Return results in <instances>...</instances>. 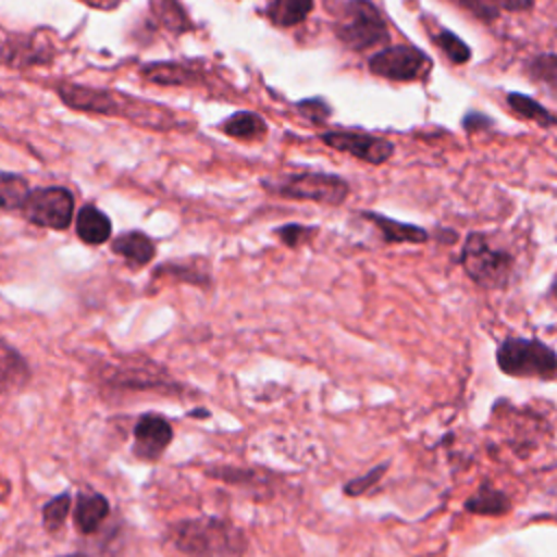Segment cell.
Returning a JSON list of instances; mask_svg holds the SVG:
<instances>
[{
	"label": "cell",
	"mask_w": 557,
	"mask_h": 557,
	"mask_svg": "<svg viewBox=\"0 0 557 557\" xmlns=\"http://www.w3.org/2000/svg\"><path fill=\"white\" fill-rule=\"evenodd\" d=\"M170 544L187 557H237L246 550V533L220 516L176 520L165 531Z\"/></svg>",
	"instance_id": "cell-1"
},
{
	"label": "cell",
	"mask_w": 557,
	"mask_h": 557,
	"mask_svg": "<svg viewBox=\"0 0 557 557\" xmlns=\"http://www.w3.org/2000/svg\"><path fill=\"white\" fill-rule=\"evenodd\" d=\"M500 372L518 379H553L557 374V352L540 339L507 337L496 348Z\"/></svg>",
	"instance_id": "cell-2"
},
{
	"label": "cell",
	"mask_w": 557,
	"mask_h": 557,
	"mask_svg": "<svg viewBox=\"0 0 557 557\" xmlns=\"http://www.w3.org/2000/svg\"><path fill=\"white\" fill-rule=\"evenodd\" d=\"M466 274L481 287L500 289L509 283L513 272V257L490 244L483 233H470L459 257Z\"/></svg>",
	"instance_id": "cell-3"
},
{
	"label": "cell",
	"mask_w": 557,
	"mask_h": 557,
	"mask_svg": "<svg viewBox=\"0 0 557 557\" xmlns=\"http://www.w3.org/2000/svg\"><path fill=\"white\" fill-rule=\"evenodd\" d=\"M335 33L339 41L350 50H368L387 39L383 17L376 11V7L368 0H350L344 7Z\"/></svg>",
	"instance_id": "cell-4"
},
{
	"label": "cell",
	"mask_w": 557,
	"mask_h": 557,
	"mask_svg": "<svg viewBox=\"0 0 557 557\" xmlns=\"http://www.w3.org/2000/svg\"><path fill=\"white\" fill-rule=\"evenodd\" d=\"M22 213L30 224L63 231L74 215V196L65 187H41L30 191Z\"/></svg>",
	"instance_id": "cell-5"
},
{
	"label": "cell",
	"mask_w": 557,
	"mask_h": 557,
	"mask_svg": "<svg viewBox=\"0 0 557 557\" xmlns=\"http://www.w3.org/2000/svg\"><path fill=\"white\" fill-rule=\"evenodd\" d=\"M274 191L285 198L313 200L322 205H342L348 196V185L344 178L333 174L307 172V174L287 176L274 187Z\"/></svg>",
	"instance_id": "cell-6"
},
{
	"label": "cell",
	"mask_w": 557,
	"mask_h": 557,
	"mask_svg": "<svg viewBox=\"0 0 557 557\" xmlns=\"http://www.w3.org/2000/svg\"><path fill=\"white\" fill-rule=\"evenodd\" d=\"M102 381L111 389H165L170 394H176L181 385L172 381L157 363L148 359L120 363V366H107L102 372Z\"/></svg>",
	"instance_id": "cell-7"
},
{
	"label": "cell",
	"mask_w": 557,
	"mask_h": 557,
	"mask_svg": "<svg viewBox=\"0 0 557 557\" xmlns=\"http://www.w3.org/2000/svg\"><path fill=\"white\" fill-rule=\"evenodd\" d=\"M368 65L376 76L392 78V81H413L429 70L431 61L418 48L389 46V48H383L381 52L372 54Z\"/></svg>",
	"instance_id": "cell-8"
},
{
	"label": "cell",
	"mask_w": 557,
	"mask_h": 557,
	"mask_svg": "<svg viewBox=\"0 0 557 557\" xmlns=\"http://www.w3.org/2000/svg\"><path fill=\"white\" fill-rule=\"evenodd\" d=\"M174 437L170 420L161 413H144L133 426V455L139 461H157L168 450Z\"/></svg>",
	"instance_id": "cell-9"
},
{
	"label": "cell",
	"mask_w": 557,
	"mask_h": 557,
	"mask_svg": "<svg viewBox=\"0 0 557 557\" xmlns=\"http://www.w3.org/2000/svg\"><path fill=\"white\" fill-rule=\"evenodd\" d=\"M322 141L335 150L348 152L357 159H363L368 163H383L392 157L394 146L387 139L381 137H372V135H363V133H352V131H333V133H324Z\"/></svg>",
	"instance_id": "cell-10"
},
{
	"label": "cell",
	"mask_w": 557,
	"mask_h": 557,
	"mask_svg": "<svg viewBox=\"0 0 557 557\" xmlns=\"http://www.w3.org/2000/svg\"><path fill=\"white\" fill-rule=\"evenodd\" d=\"M168 278L174 283H189L207 289L211 285V268L202 257H187L176 261H165L152 272V281Z\"/></svg>",
	"instance_id": "cell-11"
},
{
	"label": "cell",
	"mask_w": 557,
	"mask_h": 557,
	"mask_svg": "<svg viewBox=\"0 0 557 557\" xmlns=\"http://www.w3.org/2000/svg\"><path fill=\"white\" fill-rule=\"evenodd\" d=\"M111 511L109 498L98 492H81L76 496L74 509H72V522L78 533L91 535L100 529V524L107 520Z\"/></svg>",
	"instance_id": "cell-12"
},
{
	"label": "cell",
	"mask_w": 557,
	"mask_h": 557,
	"mask_svg": "<svg viewBox=\"0 0 557 557\" xmlns=\"http://www.w3.org/2000/svg\"><path fill=\"white\" fill-rule=\"evenodd\" d=\"M111 252L122 257L131 268H144L154 259L157 246L144 231H126L111 242Z\"/></svg>",
	"instance_id": "cell-13"
},
{
	"label": "cell",
	"mask_w": 557,
	"mask_h": 557,
	"mask_svg": "<svg viewBox=\"0 0 557 557\" xmlns=\"http://www.w3.org/2000/svg\"><path fill=\"white\" fill-rule=\"evenodd\" d=\"M76 235L89 246L104 244L111 237V220L96 205L81 207L76 215Z\"/></svg>",
	"instance_id": "cell-14"
},
{
	"label": "cell",
	"mask_w": 557,
	"mask_h": 557,
	"mask_svg": "<svg viewBox=\"0 0 557 557\" xmlns=\"http://www.w3.org/2000/svg\"><path fill=\"white\" fill-rule=\"evenodd\" d=\"M363 218H368L389 244H422L429 239V233L416 224L396 222L381 213H363Z\"/></svg>",
	"instance_id": "cell-15"
},
{
	"label": "cell",
	"mask_w": 557,
	"mask_h": 557,
	"mask_svg": "<svg viewBox=\"0 0 557 557\" xmlns=\"http://www.w3.org/2000/svg\"><path fill=\"white\" fill-rule=\"evenodd\" d=\"M0 376H2V392L4 394H11L13 389L24 387L30 381V368H28L26 359L7 339H2Z\"/></svg>",
	"instance_id": "cell-16"
},
{
	"label": "cell",
	"mask_w": 557,
	"mask_h": 557,
	"mask_svg": "<svg viewBox=\"0 0 557 557\" xmlns=\"http://www.w3.org/2000/svg\"><path fill=\"white\" fill-rule=\"evenodd\" d=\"M61 98L74 107V109H83V111H98V113H113L115 111V102L111 100V96L102 89H91V87H78V85H65L59 89Z\"/></svg>",
	"instance_id": "cell-17"
},
{
	"label": "cell",
	"mask_w": 557,
	"mask_h": 557,
	"mask_svg": "<svg viewBox=\"0 0 557 557\" xmlns=\"http://www.w3.org/2000/svg\"><path fill=\"white\" fill-rule=\"evenodd\" d=\"M463 509L476 516H505L511 509V500L505 492L490 483H483L466 503Z\"/></svg>",
	"instance_id": "cell-18"
},
{
	"label": "cell",
	"mask_w": 557,
	"mask_h": 557,
	"mask_svg": "<svg viewBox=\"0 0 557 557\" xmlns=\"http://www.w3.org/2000/svg\"><path fill=\"white\" fill-rule=\"evenodd\" d=\"M313 0H268L265 13L276 26H294L307 17Z\"/></svg>",
	"instance_id": "cell-19"
},
{
	"label": "cell",
	"mask_w": 557,
	"mask_h": 557,
	"mask_svg": "<svg viewBox=\"0 0 557 557\" xmlns=\"http://www.w3.org/2000/svg\"><path fill=\"white\" fill-rule=\"evenodd\" d=\"M222 131L235 139H261L265 135V122L257 113L239 111L222 124Z\"/></svg>",
	"instance_id": "cell-20"
},
{
	"label": "cell",
	"mask_w": 557,
	"mask_h": 557,
	"mask_svg": "<svg viewBox=\"0 0 557 557\" xmlns=\"http://www.w3.org/2000/svg\"><path fill=\"white\" fill-rule=\"evenodd\" d=\"M70 507H72V492H61L57 496H52L44 507H41V524L48 533H57L67 516H70Z\"/></svg>",
	"instance_id": "cell-21"
},
{
	"label": "cell",
	"mask_w": 557,
	"mask_h": 557,
	"mask_svg": "<svg viewBox=\"0 0 557 557\" xmlns=\"http://www.w3.org/2000/svg\"><path fill=\"white\" fill-rule=\"evenodd\" d=\"M30 189L26 185L24 178L4 172L0 178V202L4 211H13V209H22L24 202L28 200Z\"/></svg>",
	"instance_id": "cell-22"
},
{
	"label": "cell",
	"mask_w": 557,
	"mask_h": 557,
	"mask_svg": "<svg viewBox=\"0 0 557 557\" xmlns=\"http://www.w3.org/2000/svg\"><path fill=\"white\" fill-rule=\"evenodd\" d=\"M531 76L533 81L548 94L557 96V57L555 54H542L531 63Z\"/></svg>",
	"instance_id": "cell-23"
},
{
	"label": "cell",
	"mask_w": 557,
	"mask_h": 557,
	"mask_svg": "<svg viewBox=\"0 0 557 557\" xmlns=\"http://www.w3.org/2000/svg\"><path fill=\"white\" fill-rule=\"evenodd\" d=\"M387 468H389V463H379V466L370 468L366 474H361V476H357V479H350V481L344 485V494H346V496H361V494H366L368 490H372V487L383 479V474L387 472Z\"/></svg>",
	"instance_id": "cell-24"
},
{
	"label": "cell",
	"mask_w": 557,
	"mask_h": 557,
	"mask_svg": "<svg viewBox=\"0 0 557 557\" xmlns=\"http://www.w3.org/2000/svg\"><path fill=\"white\" fill-rule=\"evenodd\" d=\"M437 41V46L446 52V57L453 61V63H466L470 59V50L468 46L453 33L448 30H442L440 35L433 37Z\"/></svg>",
	"instance_id": "cell-25"
},
{
	"label": "cell",
	"mask_w": 557,
	"mask_h": 557,
	"mask_svg": "<svg viewBox=\"0 0 557 557\" xmlns=\"http://www.w3.org/2000/svg\"><path fill=\"white\" fill-rule=\"evenodd\" d=\"M274 233H276V237H278L285 246L298 248V246H302L305 242H309V239L318 233V228L305 226V224H285V226L276 228Z\"/></svg>",
	"instance_id": "cell-26"
},
{
	"label": "cell",
	"mask_w": 557,
	"mask_h": 557,
	"mask_svg": "<svg viewBox=\"0 0 557 557\" xmlns=\"http://www.w3.org/2000/svg\"><path fill=\"white\" fill-rule=\"evenodd\" d=\"M509 104L516 113H520L522 117H531V120H542V124H550L553 117L537 104L533 102L531 98L527 96H520V94H511L509 96Z\"/></svg>",
	"instance_id": "cell-27"
},
{
	"label": "cell",
	"mask_w": 557,
	"mask_h": 557,
	"mask_svg": "<svg viewBox=\"0 0 557 557\" xmlns=\"http://www.w3.org/2000/svg\"><path fill=\"white\" fill-rule=\"evenodd\" d=\"M144 74L157 83H185L183 67L172 65V63H159V65H146Z\"/></svg>",
	"instance_id": "cell-28"
},
{
	"label": "cell",
	"mask_w": 557,
	"mask_h": 557,
	"mask_svg": "<svg viewBox=\"0 0 557 557\" xmlns=\"http://www.w3.org/2000/svg\"><path fill=\"white\" fill-rule=\"evenodd\" d=\"M455 2H459L461 7H466L468 11H472L474 15L483 17V20H492L494 17V9L485 0H455Z\"/></svg>",
	"instance_id": "cell-29"
},
{
	"label": "cell",
	"mask_w": 557,
	"mask_h": 557,
	"mask_svg": "<svg viewBox=\"0 0 557 557\" xmlns=\"http://www.w3.org/2000/svg\"><path fill=\"white\" fill-rule=\"evenodd\" d=\"M298 107H300V111H302V113H307L313 122H320V120H324V117H326V115L318 113V109L329 111V107H326L322 100H305V102H300Z\"/></svg>",
	"instance_id": "cell-30"
},
{
	"label": "cell",
	"mask_w": 557,
	"mask_h": 557,
	"mask_svg": "<svg viewBox=\"0 0 557 557\" xmlns=\"http://www.w3.org/2000/svg\"><path fill=\"white\" fill-rule=\"evenodd\" d=\"M498 7L509 9V11H522L529 9L533 4V0H494Z\"/></svg>",
	"instance_id": "cell-31"
},
{
	"label": "cell",
	"mask_w": 557,
	"mask_h": 557,
	"mask_svg": "<svg viewBox=\"0 0 557 557\" xmlns=\"http://www.w3.org/2000/svg\"><path fill=\"white\" fill-rule=\"evenodd\" d=\"M550 289H553V296L557 298V274H555V278H553V287H550Z\"/></svg>",
	"instance_id": "cell-32"
},
{
	"label": "cell",
	"mask_w": 557,
	"mask_h": 557,
	"mask_svg": "<svg viewBox=\"0 0 557 557\" xmlns=\"http://www.w3.org/2000/svg\"><path fill=\"white\" fill-rule=\"evenodd\" d=\"M61 557H87L85 553H72V555H61Z\"/></svg>",
	"instance_id": "cell-33"
}]
</instances>
